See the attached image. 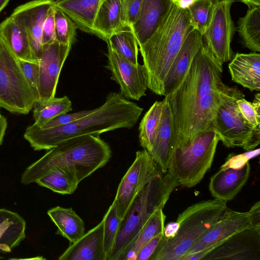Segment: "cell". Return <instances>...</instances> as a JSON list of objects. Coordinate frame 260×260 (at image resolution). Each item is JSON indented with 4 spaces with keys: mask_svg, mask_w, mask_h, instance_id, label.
Segmentation results:
<instances>
[{
    "mask_svg": "<svg viewBox=\"0 0 260 260\" xmlns=\"http://www.w3.org/2000/svg\"><path fill=\"white\" fill-rule=\"evenodd\" d=\"M229 64L232 80L250 91L260 89V54L237 53Z\"/></svg>",
    "mask_w": 260,
    "mask_h": 260,
    "instance_id": "22",
    "label": "cell"
},
{
    "mask_svg": "<svg viewBox=\"0 0 260 260\" xmlns=\"http://www.w3.org/2000/svg\"><path fill=\"white\" fill-rule=\"evenodd\" d=\"M234 1L222 0L216 3L211 22L202 35L204 45L222 66L233 57L231 44L234 26L230 10Z\"/></svg>",
    "mask_w": 260,
    "mask_h": 260,
    "instance_id": "11",
    "label": "cell"
},
{
    "mask_svg": "<svg viewBox=\"0 0 260 260\" xmlns=\"http://www.w3.org/2000/svg\"><path fill=\"white\" fill-rule=\"evenodd\" d=\"M71 47V44L56 40L42 45L38 59L39 101L45 102L55 97L59 75Z\"/></svg>",
    "mask_w": 260,
    "mask_h": 260,
    "instance_id": "13",
    "label": "cell"
},
{
    "mask_svg": "<svg viewBox=\"0 0 260 260\" xmlns=\"http://www.w3.org/2000/svg\"><path fill=\"white\" fill-rule=\"evenodd\" d=\"M102 0H57L54 5L68 15L77 28L93 34L92 25Z\"/></svg>",
    "mask_w": 260,
    "mask_h": 260,
    "instance_id": "24",
    "label": "cell"
},
{
    "mask_svg": "<svg viewBox=\"0 0 260 260\" xmlns=\"http://www.w3.org/2000/svg\"><path fill=\"white\" fill-rule=\"evenodd\" d=\"M259 148L247 151V152L229 157L225 163L221 166L222 168H232L239 169L243 167L249 159L258 155Z\"/></svg>",
    "mask_w": 260,
    "mask_h": 260,
    "instance_id": "42",
    "label": "cell"
},
{
    "mask_svg": "<svg viewBox=\"0 0 260 260\" xmlns=\"http://www.w3.org/2000/svg\"><path fill=\"white\" fill-rule=\"evenodd\" d=\"M244 98L237 101L239 109L245 119L254 127L260 128V119L256 114L252 103Z\"/></svg>",
    "mask_w": 260,
    "mask_h": 260,
    "instance_id": "43",
    "label": "cell"
},
{
    "mask_svg": "<svg viewBox=\"0 0 260 260\" xmlns=\"http://www.w3.org/2000/svg\"><path fill=\"white\" fill-rule=\"evenodd\" d=\"M260 260V228H250L232 235L203 260Z\"/></svg>",
    "mask_w": 260,
    "mask_h": 260,
    "instance_id": "15",
    "label": "cell"
},
{
    "mask_svg": "<svg viewBox=\"0 0 260 260\" xmlns=\"http://www.w3.org/2000/svg\"><path fill=\"white\" fill-rule=\"evenodd\" d=\"M161 173L148 151L143 149L136 152L134 162L119 184L113 202L115 212L121 221L138 194Z\"/></svg>",
    "mask_w": 260,
    "mask_h": 260,
    "instance_id": "10",
    "label": "cell"
},
{
    "mask_svg": "<svg viewBox=\"0 0 260 260\" xmlns=\"http://www.w3.org/2000/svg\"><path fill=\"white\" fill-rule=\"evenodd\" d=\"M221 97L211 130L227 147H240L246 151L254 149L260 143V128L252 126L239 109L237 101L245 97L244 94L237 86L224 84Z\"/></svg>",
    "mask_w": 260,
    "mask_h": 260,
    "instance_id": "7",
    "label": "cell"
},
{
    "mask_svg": "<svg viewBox=\"0 0 260 260\" xmlns=\"http://www.w3.org/2000/svg\"><path fill=\"white\" fill-rule=\"evenodd\" d=\"M216 2H218L219 1H222V0H215ZM235 1V0H234Z\"/></svg>",
    "mask_w": 260,
    "mask_h": 260,
    "instance_id": "52",
    "label": "cell"
},
{
    "mask_svg": "<svg viewBox=\"0 0 260 260\" xmlns=\"http://www.w3.org/2000/svg\"><path fill=\"white\" fill-rule=\"evenodd\" d=\"M245 15L239 18L237 30L243 45L254 52L260 51V6L248 7Z\"/></svg>",
    "mask_w": 260,
    "mask_h": 260,
    "instance_id": "27",
    "label": "cell"
},
{
    "mask_svg": "<svg viewBox=\"0 0 260 260\" xmlns=\"http://www.w3.org/2000/svg\"><path fill=\"white\" fill-rule=\"evenodd\" d=\"M18 214L5 208L0 209V224L6 219L13 217Z\"/></svg>",
    "mask_w": 260,
    "mask_h": 260,
    "instance_id": "46",
    "label": "cell"
},
{
    "mask_svg": "<svg viewBox=\"0 0 260 260\" xmlns=\"http://www.w3.org/2000/svg\"><path fill=\"white\" fill-rule=\"evenodd\" d=\"M102 220L104 222L103 243L107 260L115 243L121 220L117 216L113 203L109 207Z\"/></svg>",
    "mask_w": 260,
    "mask_h": 260,
    "instance_id": "35",
    "label": "cell"
},
{
    "mask_svg": "<svg viewBox=\"0 0 260 260\" xmlns=\"http://www.w3.org/2000/svg\"><path fill=\"white\" fill-rule=\"evenodd\" d=\"M26 222L18 214L0 224V251L9 253L25 238Z\"/></svg>",
    "mask_w": 260,
    "mask_h": 260,
    "instance_id": "31",
    "label": "cell"
},
{
    "mask_svg": "<svg viewBox=\"0 0 260 260\" xmlns=\"http://www.w3.org/2000/svg\"><path fill=\"white\" fill-rule=\"evenodd\" d=\"M53 1H57V0H53Z\"/></svg>",
    "mask_w": 260,
    "mask_h": 260,
    "instance_id": "54",
    "label": "cell"
},
{
    "mask_svg": "<svg viewBox=\"0 0 260 260\" xmlns=\"http://www.w3.org/2000/svg\"><path fill=\"white\" fill-rule=\"evenodd\" d=\"M241 2L246 4L248 7L252 6H260V0H235Z\"/></svg>",
    "mask_w": 260,
    "mask_h": 260,
    "instance_id": "49",
    "label": "cell"
},
{
    "mask_svg": "<svg viewBox=\"0 0 260 260\" xmlns=\"http://www.w3.org/2000/svg\"><path fill=\"white\" fill-rule=\"evenodd\" d=\"M176 147L173 117L170 106L165 98L157 138L152 150L149 153L162 173L168 171Z\"/></svg>",
    "mask_w": 260,
    "mask_h": 260,
    "instance_id": "19",
    "label": "cell"
},
{
    "mask_svg": "<svg viewBox=\"0 0 260 260\" xmlns=\"http://www.w3.org/2000/svg\"><path fill=\"white\" fill-rule=\"evenodd\" d=\"M177 0H143L135 23L131 28L138 45L147 40L167 18Z\"/></svg>",
    "mask_w": 260,
    "mask_h": 260,
    "instance_id": "17",
    "label": "cell"
},
{
    "mask_svg": "<svg viewBox=\"0 0 260 260\" xmlns=\"http://www.w3.org/2000/svg\"><path fill=\"white\" fill-rule=\"evenodd\" d=\"M54 18L56 40L59 43L72 45L76 38L77 27L75 23L68 15L55 5Z\"/></svg>",
    "mask_w": 260,
    "mask_h": 260,
    "instance_id": "36",
    "label": "cell"
},
{
    "mask_svg": "<svg viewBox=\"0 0 260 260\" xmlns=\"http://www.w3.org/2000/svg\"><path fill=\"white\" fill-rule=\"evenodd\" d=\"M222 71V66L203 42L181 83L165 96L173 117L176 148L186 146L200 134L211 130L225 84Z\"/></svg>",
    "mask_w": 260,
    "mask_h": 260,
    "instance_id": "1",
    "label": "cell"
},
{
    "mask_svg": "<svg viewBox=\"0 0 260 260\" xmlns=\"http://www.w3.org/2000/svg\"><path fill=\"white\" fill-rule=\"evenodd\" d=\"M126 26L122 20L121 0H102L93 23V34L106 42Z\"/></svg>",
    "mask_w": 260,
    "mask_h": 260,
    "instance_id": "23",
    "label": "cell"
},
{
    "mask_svg": "<svg viewBox=\"0 0 260 260\" xmlns=\"http://www.w3.org/2000/svg\"><path fill=\"white\" fill-rule=\"evenodd\" d=\"M179 184L169 173H161L152 179L133 202L121 221L108 260H123L138 234L151 215L164 208L171 193Z\"/></svg>",
    "mask_w": 260,
    "mask_h": 260,
    "instance_id": "5",
    "label": "cell"
},
{
    "mask_svg": "<svg viewBox=\"0 0 260 260\" xmlns=\"http://www.w3.org/2000/svg\"><path fill=\"white\" fill-rule=\"evenodd\" d=\"M104 222L71 243L60 255L59 260H107L103 243Z\"/></svg>",
    "mask_w": 260,
    "mask_h": 260,
    "instance_id": "21",
    "label": "cell"
},
{
    "mask_svg": "<svg viewBox=\"0 0 260 260\" xmlns=\"http://www.w3.org/2000/svg\"><path fill=\"white\" fill-rule=\"evenodd\" d=\"M253 227L260 228V202L254 203L249 211Z\"/></svg>",
    "mask_w": 260,
    "mask_h": 260,
    "instance_id": "44",
    "label": "cell"
},
{
    "mask_svg": "<svg viewBox=\"0 0 260 260\" xmlns=\"http://www.w3.org/2000/svg\"><path fill=\"white\" fill-rule=\"evenodd\" d=\"M32 109L34 124L40 127L59 115L72 111V102L66 95L54 97L45 102L36 101Z\"/></svg>",
    "mask_w": 260,
    "mask_h": 260,
    "instance_id": "29",
    "label": "cell"
},
{
    "mask_svg": "<svg viewBox=\"0 0 260 260\" xmlns=\"http://www.w3.org/2000/svg\"><path fill=\"white\" fill-rule=\"evenodd\" d=\"M216 3L215 0H193L187 7L193 27L201 36L211 22Z\"/></svg>",
    "mask_w": 260,
    "mask_h": 260,
    "instance_id": "34",
    "label": "cell"
},
{
    "mask_svg": "<svg viewBox=\"0 0 260 260\" xmlns=\"http://www.w3.org/2000/svg\"><path fill=\"white\" fill-rule=\"evenodd\" d=\"M179 228V224L177 222H171L168 223L164 229V235L168 239L174 237L177 234Z\"/></svg>",
    "mask_w": 260,
    "mask_h": 260,
    "instance_id": "45",
    "label": "cell"
},
{
    "mask_svg": "<svg viewBox=\"0 0 260 260\" xmlns=\"http://www.w3.org/2000/svg\"><path fill=\"white\" fill-rule=\"evenodd\" d=\"M166 239L164 232L155 236L141 248L134 260H153Z\"/></svg>",
    "mask_w": 260,
    "mask_h": 260,
    "instance_id": "38",
    "label": "cell"
},
{
    "mask_svg": "<svg viewBox=\"0 0 260 260\" xmlns=\"http://www.w3.org/2000/svg\"><path fill=\"white\" fill-rule=\"evenodd\" d=\"M163 101H156L142 118L139 127L140 145L149 153L155 143L160 124Z\"/></svg>",
    "mask_w": 260,
    "mask_h": 260,
    "instance_id": "28",
    "label": "cell"
},
{
    "mask_svg": "<svg viewBox=\"0 0 260 260\" xmlns=\"http://www.w3.org/2000/svg\"><path fill=\"white\" fill-rule=\"evenodd\" d=\"M47 214L57 228L56 234L70 243L76 242L85 234L83 220L72 208L56 206L48 210Z\"/></svg>",
    "mask_w": 260,
    "mask_h": 260,
    "instance_id": "26",
    "label": "cell"
},
{
    "mask_svg": "<svg viewBox=\"0 0 260 260\" xmlns=\"http://www.w3.org/2000/svg\"><path fill=\"white\" fill-rule=\"evenodd\" d=\"M53 0H33L16 7L10 15L25 32L38 60L42 48L43 26Z\"/></svg>",
    "mask_w": 260,
    "mask_h": 260,
    "instance_id": "16",
    "label": "cell"
},
{
    "mask_svg": "<svg viewBox=\"0 0 260 260\" xmlns=\"http://www.w3.org/2000/svg\"><path fill=\"white\" fill-rule=\"evenodd\" d=\"M107 44V65L105 68L111 73V79L120 86V93L127 99L139 101L146 95L148 77L145 67L133 63L122 56L109 40Z\"/></svg>",
    "mask_w": 260,
    "mask_h": 260,
    "instance_id": "12",
    "label": "cell"
},
{
    "mask_svg": "<svg viewBox=\"0 0 260 260\" xmlns=\"http://www.w3.org/2000/svg\"><path fill=\"white\" fill-rule=\"evenodd\" d=\"M19 62L24 77L32 90L36 101H37L39 100L38 62H31L20 59H19Z\"/></svg>",
    "mask_w": 260,
    "mask_h": 260,
    "instance_id": "37",
    "label": "cell"
},
{
    "mask_svg": "<svg viewBox=\"0 0 260 260\" xmlns=\"http://www.w3.org/2000/svg\"><path fill=\"white\" fill-rule=\"evenodd\" d=\"M226 202L216 199L202 201L187 208L176 220L175 236L166 239L153 260H182L190 248L223 214Z\"/></svg>",
    "mask_w": 260,
    "mask_h": 260,
    "instance_id": "6",
    "label": "cell"
},
{
    "mask_svg": "<svg viewBox=\"0 0 260 260\" xmlns=\"http://www.w3.org/2000/svg\"><path fill=\"white\" fill-rule=\"evenodd\" d=\"M4 136L5 135L0 133V146L1 145V144H2V142L3 141Z\"/></svg>",
    "mask_w": 260,
    "mask_h": 260,
    "instance_id": "51",
    "label": "cell"
},
{
    "mask_svg": "<svg viewBox=\"0 0 260 260\" xmlns=\"http://www.w3.org/2000/svg\"><path fill=\"white\" fill-rule=\"evenodd\" d=\"M143 109L120 92H110L105 102L90 114L69 123L43 128L34 124L26 128L24 138L35 151L48 150L59 143L78 136L100 134L114 129L132 128Z\"/></svg>",
    "mask_w": 260,
    "mask_h": 260,
    "instance_id": "2",
    "label": "cell"
},
{
    "mask_svg": "<svg viewBox=\"0 0 260 260\" xmlns=\"http://www.w3.org/2000/svg\"><path fill=\"white\" fill-rule=\"evenodd\" d=\"M252 227L249 211L238 212L227 207L221 216L202 235L182 260L188 255L202 251L208 250L209 252L235 234Z\"/></svg>",
    "mask_w": 260,
    "mask_h": 260,
    "instance_id": "14",
    "label": "cell"
},
{
    "mask_svg": "<svg viewBox=\"0 0 260 260\" xmlns=\"http://www.w3.org/2000/svg\"><path fill=\"white\" fill-rule=\"evenodd\" d=\"M3 258V257L0 256V259Z\"/></svg>",
    "mask_w": 260,
    "mask_h": 260,
    "instance_id": "53",
    "label": "cell"
},
{
    "mask_svg": "<svg viewBox=\"0 0 260 260\" xmlns=\"http://www.w3.org/2000/svg\"><path fill=\"white\" fill-rule=\"evenodd\" d=\"M194 28L187 7L179 0L153 34L139 45L148 77V88L164 96V82L169 70L188 34Z\"/></svg>",
    "mask_w": 260,
    "mask_h": 260,
    "instance_id": "4",
    "label": "cell"
},
{
    "mask_svg": "<svg viewBox=\"0 0 260 260\" xmlns=\"http://www.w3.org/2000/svg\"><path fill=\"white\" fill-rule=\"evenodd\" d=\"M0 37L18 59L38 62L27 35L11 16L0 23Z\"/></svg>",
    "mask_w": 260,
    "mask_h": 260,
    "instance_id": "25",
    "label": "cell"
},
{
    "mask_svg": "<svg viewBox=\"0 0 260 260\" xmlns=\"http://www.w3.org/2000/svg\"><path fill=\"white\" fill-rule=\"evenodd\" d=\"M42 45L56 41L54 18V3L49 8L44 22L42 30Z\"/></svg>",
    "mask_w": 260,
    "mask_h": 260,
    "instance_id": "40",
    "label": "cell"
},
{
    "mask_svg": "<svg viewBox=\"0 0 260 260\" xmlns=\"http://www.w3.org/2000/svg\"><path fill=\"white\" fill-rule=\"evenodd\" d=\"M251 103L257 117L260 119V94L259 92L255 94L254 99Z\"/></svg>",
    "mask_w": 260,
    "mask_h": 260,
    "instance_id": "47",
    "label": "cell"
},
{
    "mask_svg": "<svg viewBox=\"0 0 260 260\" xmlns=\"http://www.w3.org/2000/svg\"><path fill=\"white\" fill-rule=\"evenodd\" d=\"M107 40L126 59L134 64L138 63V44L131 27L126 26L113 34Z\"/></svg>",
    "mask_w": 260,
    "mask_h": 260,
    "instance_id": "33",
    "label": "cell"
},
{
    "mask_svg": "<svg viewBox=\"0 0 260 260\" xmlns=\"http://www.w3.org/2000/svg\"><path fill=\"white\" fill-rule=\"evenodd\" d=\"M219 141L212 130L200 134L186 146L175 149L167 172L180 185L196 186L210 168Z\"/></svg>",
    "mask_w": 260,
    "mask_h": 260,
    "instance_id": "8",
    "label": "cell"
},
{
    "mask_svg": "<svg viewBox=\"0 0 260 260\" xmlns=\"http://www.w3.org/2000/svg\"><path fill=\"white\" fill-rule=\"evenodd\" d=\"M39 186L61 194H71L77 189L79 183L62 170L53 168L35 181Z\"/></svg>",
    "mask_w": 260,
    "mask_h": 260,
    "instance_id": "32",
    "label": "cell"
},
{
    "mask_svg": "<svg viewBox=\"0 0 260 260\" xmlns=\"http://www.w3.org/2000/svg\"><path fill=\"white\" fill-rule=\"evenodd\" d=\"M109 144L99 136L87 135L72 138L48 150L28 166L22 174L21 183L27 185L53 168L62 170L79 183L104 167L111 157Z\"/></svg>",
    "mask_w": 260,
    "mask_h": 260,
    "instance_id": "3",
    "label": "cell"
},
{
    "mask_svg": "<svg viewBox=\"0 0 260 260\" xmlns=\"http://www.w3.org/2000/svg\"><path fill=\"white\" fill-rule=\"evenodd\" d=\"M143 0H121L122 20L125 26L131 27L136 22Z\"/></svg>",
    "mask_w": 260,
    "mask_h": 260,
    "instance_id": "39",
    "label": "cell"
},
{
    "mask_svg": "<svg viewBox=\"0 0 260 260\" xmlns=\"http://www.w3.org/2000/svg\"><path fill=\"white\" fill-rule=\"evenodd\" d=\"M203 44L202 36L196 29L187 36L174 60L164 82V96L175 91L185 77Z\"/></svg>",
    "mask_w": 260,
    "mask_h": 260,
    "instance_id": "18",
    "label": "cell"
},
{
    "mask_svg": "<svg viewBox=\"0 0 260 260\" xmlns=\"http://www.w3.org/2000/svg\"><path fill=\"white\" fill-rule=\"evenodd\" d=\"M36 102L19 59L0 37V107L11 113L26 114Z\"/></svg>",
    "mask_w": 260,
    "mask_h": 260,
    "instance_id": "9",
    "label": "cell"
},
{
    "mask_svg": "<svg viewBox=\"0 0 260 260\" xmlns=\"http://www.w3.org/2000/svg\"><path fill=\"white\" fill-rule=\"evenodd\" d=\"M166 217L162 208L155 211L138 234L123 260L134 259L139 251L147 242L164 232Z\"/></svg>",
    "mask_w": 260,
    "mask_h": 260,
    "instance_id": "30",
    "label": "cell"
},
{
    "mask_svg": "<svg viewBox=\"0 0 260 260\" xmlns=\"http://www.w3.org/2000/svg\"><path fill=\"white\" fill-rule=\"evenodd\" d=\"M250 172L249 161L239 169L220 167L210 179L209 189L211 196L225 202L232 200L247 181Z\"/></svg>",
    "mask_w": 260,
    "mask_h": 260,
    "instance_id": "20",
    "label": "cell"
},
{
    "mask_svg": "<svg viewBox=\"0 0 260 260\" xmlns=\"http://www.w3.org/2000/svg\"><path fill=\"white\" fill-rule=\"evenodd\" d=\"M92 110H84L73 113H63L53 118L40 128H46L64 125L80 118H82L92 112Z\"/></svg>",
    "mask_w": 260,
    "mask_h": 260,
    "instance_id": "41",
    "label": "cell"
},
{
    "mask_svg": "<svg viewBox=\"0 0 260 260\" xmlns=\"http://www.w3.org/2000/svg\"><path fill=\"white\" fill-rule=\"evenodd\" d=\"M11 0H0V13L8 5Z\"/></svg>",
    "mask_w": 260,
    "mask_h": 260,
    "instance_id": "50",
    "label": "cell"
},
{
    "mask_svg": "<svg viewBox=\"0 0 260 260\" xmlns=\"http://www.w3.org/2000/svg\"><path fill=\"white\" fill-rule=\"evenodd\" d=\"M8 123L6 118L0 112V133L5 135Z\"/></svg>",
    "mask_w": 260,
    "mask_h": 260,
    "instance_id": "48",
    "label": "cell"
}]
</instances>
